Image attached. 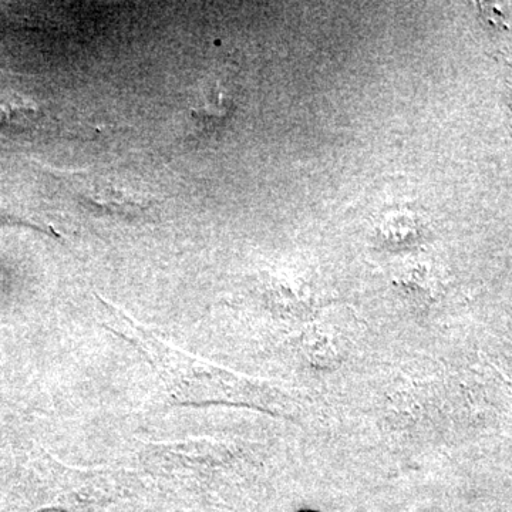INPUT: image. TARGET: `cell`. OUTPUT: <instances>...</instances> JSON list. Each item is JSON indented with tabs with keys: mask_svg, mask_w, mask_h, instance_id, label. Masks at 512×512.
I'll return each instance as SVG.
<instances>
[{
	"mask_svg": "<svg viewBox=\"0 0 512 512\" xmlns=\"http://www.w3.org/2000/svg\"><path fill=\"white\" fill-rule=\"evenodd\" d=\"M32 107L16 100L0 97V126L2 124H19L26 116L32 114Z\"/></svg>",
	"mask_w": 512,
	"mask_h": 512,
	"instance_id": "cell-2",
	"label": "cell"
},
{
	"mask_svg": "<svg viewBox=\"0 0 512 512\" xmlns=\"http://www.w3.org/2000/svg\"><path fill=\"white\" fill-rule=\"evenodd\" d=\"M76 191L92 207L121 215L146 211L153 200L147 192L134 190L119 178L101 174L77 173Z\"/></svg>",
	"mask_w": 512,
	"mask_h": 512,
	"instance_id": "cell-1",
	"label": "cell"
}]
</instances>
